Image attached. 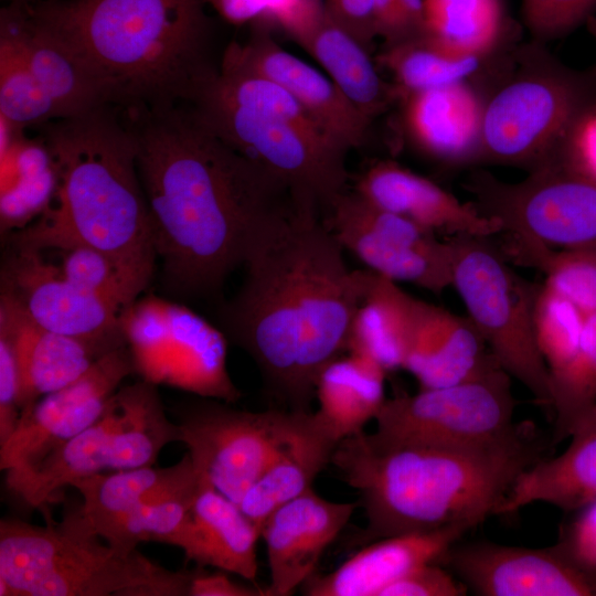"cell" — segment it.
Here are the masks:
<instances>
[{"label":"cell","mask_w":596,"mask_h":596,"mask_svg":"<svg viewBox=\"0 0 596 596\" xmlns=\"http://www.w3.org/2000/svg\"><path fill=\"white\" fill-rule=\"evenodd\" d=\"M508 236V260L542 272L544 285L570 300L585 317L596 313V258L585 249L550 247L529 236Z\"/></svg>","instance_id":"obj_38"},{"label":"cell","mask_w":596,"mask_h":596,"mask_svg":"<svg viewBox=\"0 0 596 596\" xmlns=\"http://www.w3.org/2000/svg\"><path fill=\"white\" fill-rule=\"evenodd\" d=\"M582 249H585L587 253H589L590 255H593L596 258V244L592 245V246H588V247H585V248H582Z\"/></svg>","instance_id":"obj_54"},{"label":"cell","mask_w":596,"mask_h":596,"mask_svg":"<svg viewBox=\"0 0 596 596\" xmlns=\"http://www.w3.org/2000/svg\"><path fill=\"white\" fill-rule=\"evenodd\" d=\"M461 582L444 565H421L383 588L379 596H465Z\"/></svg>","instance_id":"obj_46"},{"label":"cell","mask_w":596,"mask_h":596,"mask_svg":"<svg viewBox=\"0 0 596 596\" xmlns=\"http://www.w3.org/2000/svg\"><path fill=\"white\" fill-rule=\"evenodd\" d=\"M1 233L20 231L39 219L53 203L58 188L56 166L46 142L30 139L23 130L0 147Z\"/></svg>","instance_id":"obj_33"},{"label":"cell","mask_w":596,"mask_h":596,"mask_svg":"<svg viewBox=\"0 0 596 596\" xmlns=\"http://www.w3.org/2000/svg\"><path fill=\"white\" fill-rule=\"evenodd\" d=\"M0 116L24 129L60 119L34 76L20 38L9 18L0 14Z\"/></svg>","instance_id":"obj_39"},{"label":"cell","mask_w":596,"mask_h":596,"mask_svg":"<svg viewBox=\"0 0 596 596\" xmlns=\"http://www.w3.org/2000/svg\"><path fill=\"white\" fill-rule=\"evenodd\" d=\"M424 33L461 54L491 56L517 42L503 0H423Z\"/></svg>","instance_id":"obj_36"},{"label":"cell","mask_w":596,"mask_h":596,"mask_svg":"<svg viewBox=\"0 0 596 596\" xmlns=\"http://www.w3.org/2000/svg\"><path fill=\"white\" fill-rule=\"evenodd\" d=\"M415 297L374 273L353 317L348 352L376 361L387 373L404 366Z\"/></svg>","instance_id":"obj_35"},{"label":"cell","mask_w":596,"mask_h":596,"mask_svg":"<svg viewBox=\"0 0 596 596\" xmlns=\"http://www.w3.org/2000/svg\"><path fill=\"white\" fill-rule=\"evenodd\" d=\"M547 445L531 421L503 440L475 447L386 445L365 432L342 439L331 464L356 490L366 518L354 544L445 528L468 532L498 514L518 476Z\"/></svg>","instance_id":"obj_3"},{"label":"cell","mask_w":596,"mask_h":596,"mask_svg":"<svg viewBox=\"0 0 596 596\" xmlns=\"http://www.w3.org/2000/svg\"><path fill=\"white\" fill-rule=\"evenodd\" d=\"M373 28L383 45H392L424 33L423 0H373Z\"/></svg>","instance_id":"obj_45"},{"label":"cell","mask_w":596,"mask_h":596,"mask_svg":"<svg viewBox=\"0 0 596 596\" xmlns=\"http://www.w3.org/2000/svg\"><path fill=\"white\" fill-rule=\"evenodd\" d=\"M585 25L596 43V14L590 17Z\"/></svg>","instance_id":"obj_53"},{"label":"cell","mask_w":596,"mask_h":596,"mask_svg":"<svg viewBox=\"0 0 596 596\" xmlns=\"http://www.w3.org/2000/svg\"><path fill=\"white\" fill-rule=\"evenodd\" d=\"M107 407L114 418L108 471L152 466L163 447L180 440L179 426L166 415L152 383L119 387Z\"/></svg>","instance_id":"obj_34"},{"label":"cell","mask_w":596,"mask_h":596,"mask_svg":"<svg viewBox=\"0 0 596 596\" xmlns=\"http://www.w3.org/2000/svg\"><path fill=\"white\" fill-rule=\"evenodd\" d=\"M201 398L179 407V443L187 446L200 477L240 504L288 440L301 412L277 406L248 412Z\"/></svg>","instance_id":"obj_13"},{"label":"cell","mask_w":596,"mask_h":596,"mask_svg":"<svg viewBox=\"0 0 596 596\" xmlns=\"http://www.w3.org/2000/svg\"><path fill=\"white\" fill-rule=\"evenodd\" d=\"M323 222L344 252L369 270L434 294L451 286L453 246L437 234L368 202L353 190L337 198Z\"/></svg>","instance_id":"obj_14"},{"label":"cell","mask_w":596,"mask_h":596,"mask_svg":"<svg viewBox=\"0 0 596 596\" xmlns=\"http://www.w3.org/2000/svg\"><path fill=\"white\" fill-rule=\"evenodd\" d=\"M324 7L329 18L372 52L373 0H324Z\"/></svg>","instance_id":"obj_49"},{"label":"cell","mask_w":596,"mask_h":596,"mask_svg":"<svg viewBox=\"0 0 596 596\" xmlns=\"http://www.w3.org/2000/svg\"><path fill=\"white\" fill-rule=\"evenodd\" d=\"M113 432L114 418L106 405L103 415L88 428L38 462L8 471V489L29 507L44 508L61 488L109 470Z\"/></svg>","instance_id":"obj_31"},{"label":"cell","mask_w":596,"mask_h":596,"mask_svg":"<svg viewBox=\"0 0 596 596\" xmlns=\"http://www.w3.org/2000/svg\"><path fill=\"white\" fill-rule=\"evenodd\" d=\"M1 291L41 326L87 343L99 355L127 345L121 327L126 309L71 283L39 248L11 242Z\"/></svg>","instance_id":"obj_15"},{"label":"cell","mask_w":596,"mask_h":596,"mask_svg":"<svg viewBox=\"0 0 596 596\" xmlns=\"http://www.w3.org/2000/svg\"><path fill=\"white\" fill-rule=\"evenodd\" d=\"M324 15V0H280L263 20L254 24L276 26L300 45Z\"/></svg>","instance_id":"obj_47"},{"label":"cell","mask_w":596,"mask_h":596,"mask_svg":"<svg viewBox=\"0 0 596 596\" xmlns=\"http://www.w3.org/2000/svg\"><path fill=\"white\" fill-rule=\"evenodd\" d=\"M196 115L234 149L260 163L322 217L350 181L345 149L300 128L233 104L201 85L189 103Z\"/></svg>","instance_id":"obj_10"},{"label":"cell","mask_w":596,"mask_h":596,"mask_svg":"<svg viewBox=\"0 0 596 596\" xmlns=\"http://www.w3.org/2000/svg\"><path fill=\"white\" fill-rule=\"evenodd\" d=\"M63 276L74 285L129 308L143 292L136 281L109 256L92 246L75 244L47 249Z\"/></svg>","instance_id":"obj_41"},{"label":"cell","mask_w":596,"mask_h":596,"mask_svg":"<svg viewBox=\"0 0 596 596\" xmlns=\"http://www.w3.org/2000/svg\"><path fill=\"white\" fill-rule=\"evenodd\" d=\"M501 368L457 384L386 398L372 436L386 445L475 447L512 435L515 400Z\"/></svg>","instance_id":"obj_11"},{"label":"cell","mask_w":596,"mask_h":596,"mask_svg":"<svg viewBox=\"0 0 596 596\" xmlns=\"http://www.w3.org/2000/svg\"><path fill=\"white\" fill-rule=\"evenodd\" d=\"M464 187L475 206L500 223L502 233L529 236L560 249L596 244L594 178L549 163L518 182L475 170Z\"/></svg>","instance_id":"obj_12"},{"label":"cell","mask_w":596,"mask_h":596,"mask_svg":"<svg viewBox=\"0 0 596 596\" xmlns=\"http://www.w3.org/2000/svg\"><path fill=\"white\" fill-rule=\"evenodd\" d=\"M253 25L247 41L232 42L225 49L220 70L273 81L289 92L344 149L350 151L364 145L372 124L333 82L279 46L270 28Z\"/></svg>","instance_id":"obj_18"},{"label":"cell","mask_w":596,"mask_h":596,"mask_svg":"<svg viewBox=\"0 0 596 596\" xmlns=\"http://www.w3.org/2000/svg\"><path fill=\"white\" fill-rule=\"evenodd\" d=\"M115 107L43 125L58 188L51 206L11 241L39 249L82 244L114 259L145 291L157 255L132 126Z\"/></svg>","instance_id":"obj_5"},{"label":"cell","mask_w":596,"mask_h":596,"mask_svg":"<svg viewBox=\"0 0 596 596\" xmlns=\"http://www.w3.org/2000/svg\"><path fill=\"white\" fill-rule=\"evenodd\" d=\"M300 46L324 68L333 84L369 123L398 105L402 94L393 82H386L379 74L372 52L327 12Z\"/></svg>","instance_id":"obj_30"},{"label":"cell","mask_w":596,"mask_h":596,"mask_svg":"<svg viewBox=\"0 0 596 596\" xmlns=\"http://www.w3.org/2000/svg\"><path fill=\"white\" fill-rule=\"evenodd\" d=\"M375 206L401 215L434 233L491 237L500 223L473 203H462L432 180L393 160H377L354 180L353 189Z\"/></svg>","instance_id":"obj_21"},{"label":"cell","mask_w":596,"mask_h":596,"mask_svg":"<svg viewBox=\"0 0 596 596\" xmlns=\"http://www.w3.org/2000/svg\"><path fill=\"white\" fill-rule=\"evenodd\" d=\"M280 0H206L225 21L242 25L263 20Z\"/></svg>","instance_id":"obj_52"},{"label":"cell","mask_w":596,"mask_h":596,"mask_svg":"<svg viewBox=\"0 0 596 596\" xmlns=\"http://www.w3.org/2000/svg\"><path fill=\"white\" fill-rule=\"evenodd\" d=\"M189 596H268L267 587L251 586L233 581L226 572L193 571Z\"/></svg>","instance_id":"obj_51"},{"label":"cell","mask_w":596,"mask_h":596,"mask_svg":"<svg viewBox=\"0 0 596 596\" xmlns=\"http://www.w3.org/2000/svg\"><path fill=\"white\" fill-rule=\"evenodd\" d=\"M596 0H522L524 24L532 40L546 44L586 24Z\"/></svg>","instance_id":"obj_43"},{"label":"cell","mask_w":596,"mask_h":596,"mask_svg":"<svg viewBox=\"0 0 596 596\" xmlns=\"http://www.w3.org/2000/svg\"><path fill=\"white\" fill-rule=\"evenodd\" d=\"M339 443L316 411L301 412L276 458L243 496V513L260 530L273 511L312 488Z\"/></svg>","instance_id":"obj_28"},{"label":"cell","mask_w":596,"mask_h":596,"mask_svg":"<svg viewBox=\"0 0 596 596\" xmlns=\"http://www.w3.org/2000/svg\"><path fill=\"white\" fill-rule=\"evenodd\" d=\"M0 337L9 343L15 361L20 412L79 377L102 356L87 343L41 326L3 291Z\"/></svg>","instance_id":"obj_23"},{"label":"cell","mask_w":596,"mask_h":596,"mask_svg":"<svg viewBox=\"0 0 596 596\" xmlns=\"http://www.w3.org/2000/svg\"><path fill=\"white\" fill-rule=\"evenodd\" d=\"M466 533L459 528H445L370 542L332 572L312 575L301 592L307 596H379L412 570L439 562Z\"/></svg>","instance_id":"obj_24"},{"label":"cell","mask_w":596,"mask_h":596,"mask_svg":"<svg viewBox=\"0 0 596 596\" xmlns=\"http://www.w3.org/2000/svg\"><path fill=\"white\" fill-rule=\"evenodd\" d=\"M568 438L562 454L543 457L518 476L498 514H513L534 502L565 512L596 502V405L576 423Z\"/></svg>","instance_id":"obj_27"},{"label":"cell","mask_w":596,"mask_h":596,"mask_svg":"<svg viewBox=\"0 0 596 596\" xmlns=\"http://www.w3.org/2000/svg\"><path fill=\"white\" fill-rule=\"evenodd\" d=\"M476 81L483 93L480 163L528 172L554 159L575 117L596 97V65L566 66L534 40L511 44Z\"/></svg>","instance_id":"obj_7"},{"label":"cell","mask_w":596,"mask_h":596,"mask_svg":"<svg viewBox=\"0 0 596 596\" xmlns=\"http://www.w3.org/2000/svg\"><path fill=\"white\" fill-rule=\"evenodd\" d=\"M135 372L128 345L111 350L79 377L21 409L18 426L0 445V468H26L93 425L121 382Z\"/></svg>","instance_id":"obj_17"},{"label":"cell","mask_w":596,"mask_h":596,"mask_svg":"<svg viewBox=\"0 0 596 596\" xmlns=\"http://www.w3.org/2000/svg\"><path fill=\"white\" fill-rule=\"evenodd\" d=\"M453 246L451 287L499 365L541 406L551 407L550 374L533 330L538 285L509 265L489 237L459 235Z\"/></svg>","instance_id":"obj_8"},{"label":"cell","mask_w":596,"mask_h":596,"mask_svg":"<svg viewBox=\"0 0 596 596\" xmlns=\"http://www.w3.org/2000/svg\"><path fill=\"white\" fill-rule=\"evenodd\" d=\"M220 329L256 364L268 396L311 411L320 373L348 352L353 317L374 273L350 269L344 249L315 209L298 205L244 264Z\"/></svg>","instance_id":"obj_2"},{"label":"cell","mask_w":596,"mask_h":596,"mask_svg":"<svg viewBox=\"0 0 596 596\" xmlns=\"http://www.w3.org/2000/svg\"><path fill=\"white\" fill-rule=\"evenodd\" d=\"M359 502H334L311 488L277 508L260 529L269 568L268 596H288L316 573L327 547Z\"/></svg>","instance_id":"obj_19"},{"label":"cell","mask_w":596,"mask_h":596,"mask_svg":"<svg viewBox=\"0 0 596 596\" xmlns=\"http://www.w3.org/2000/svg\"><path fill=\"white\" fill-rule=\"evenodd\" d=\"M120 110L189 104L216 70L206 0H44L23 3Z\"/></svg>","instance_id":"obj_4"},{"label":"cell","mask_w":596,"mask_h":596,"mask_svg":"<svg viewBox=\"0 0 596 596\" xmlns=\"http://www.w3.org/2000/svg\"><path fill=\"white\" fill-rule=\"evenodd\" d=\"M438 563L477 596H596V572L558 542L526 547L459 540Z\"/></svg>","instance_id":"obj_16"},{"label":"cell","mask_w":596,"mask_h":596,"mask_svg":"<svg viewBox=\"0 0 596 596\" xmlns=\"http://www.w3.org/2000/svg\"><path fill=\"white\" fill-rule=\"evenodd\" d=\"M585 316L566 298L538 285L533 304V330L549 374L562 366L574 352Z\"/></svg>","instance_id":"obj_42"},{"label":"cell","mask_w":596,"mask_h":596,"mask_svg":"<svg viewBox=\"0 0 596 596\" xmlns=\"http://www.w3.org/2000/svg\"><path fill=\"white\" fill-rule=\"evenodd\" d=\"M126 114L162 283L179 296L214 295L299 203L283 180L217 136L189 104Z\"/></svg>","instance_id":"obj_1"},{"label":"cell","mask_w":596,"mask_h":596,"mask_svg":"<svg viewBox=\"0 0 596 596\" xmlns=\"http://www.w3.org/2000/svg\"><path fill=\"white\" fill-rule=\"evenodd\" d=\"M552 443L570 437L576 423L596 405V313L585 318L568 360L550 372Z\"/></svg>","instance_id":"obj_40"},{"label":"cell","mask_w":596,"mask_h":596,"mask_svg":"<svg viewBox=\"0 0 596 596\" xmlns=\"http://www.w3.org/2000/svg\"><path fill=\"white\" fill-rule=\"evenodd\" d=\"M201 477L187 453L173 466L105 471L72 482L81 497V514L102 538L139 508L166 499L194 496Z\"/></svg>","instance_id":"obj_25"},{"label":"cell","mask_w":596,"mask_h":596,"mask_svg":"<svg viewBox=\"0 0 596 596\" xmlns=\"http://www.w3.org/2000/svg\"><path fill=\"white\" fill-rule=\"evenodd\" d=\"M121 327L141 380L230 404L241 398L227 369V338L188 307L138 298L125 310Z\"/></svg>","instance_id":"obj_9"},{"label":"cell","mask_w":596,"mask_h":596,"mask_svg":"<svg viewBox=\"0 0 596 596\" xmlns=\"http://www.w3.org/2000/svg\"><path fill=\"white\" fill-rule=\"evenodd\" d=\"M19 419L15 361L9 343L0 337V445L11 437Z\"/></svg>","instance_id":"obj_50"},{"label":"cell","mask_w":596,"mask_h":596,"mask_svg":"<svg viewBox=\"0 0 596 596\" xmlns=\"http://www.w3.org/2000/svg\"><path fill=\"white\" fill-rule=\"evenodd\" d=\"M11 3H29L30 0H10Z\"/></svg>","instance_id":"obj_55"},{"label":"cell","mask_w":596,"mask_h":596,"mask_svg":"<svg viewBox=\"0 0 596 596\" xmlns=\"http://www.w3.org/2000/svg\"><path fill=\"white\" fill-rule=\"evenodd\" d=\"M402 127L432 161L461 168L481 160L483 93L476 79L403 95Z\"/></svg>","instance_id":"obj_20"},{"label":"cell","mask_w":596,"mask_h":596,"mask_svg":"<svg viewBox=\"0 0 596 596\" xmlns=\"http://www.w3.org/2000/svg\"><path fill=\"white\" fill-rule=\"evenodd\" d=\"M574 513L557 542L581 565L596 572V502Z\"/></svg>","instance_id":"obj_48"},{"label":"cell","mask_w":596,"mask_h":596,"mask_svg":"<svg viewBox=\"0 0 596 596\" xmlns=\"http://www.w3.org/2000/svg\"><path fill=\"white\" fill-rule=\"evenodd\" d=\"M550 163L596 179V97L575 117Z\"/></svg>","instance_id":"obj_44"},{"label":"cell","mask_w":596,"mask_h":596,"mask_svg":"<svg viewBox=\"0 0 596 596\" xmlns=\"http://www.w3.org/2000/svg\"><path fill=\"white\" fill-rule=\"evenodd\" d=\"M1 12L12 22L26 61L54 104L60 119L110 107L84 63L63 42L39 26L23 3H11Z\"/></svg>","instance_id":"obj_29"},{"label":"cell","mask_w":596,"mask_h":596,"mask_svg":"<svg viewBox=\"0 0 596 596\" xmlns=\"http://www.w3.org/2000/svg\"><path fill=\"white\" fill-rule=\"evenodd\" d=\"M387 372L373 359L352 352L339 356L320 373L316 385L318 415L341 441L364 432L385 396Z\"/></svg>","instance_id":"obj_32"},{"label":"cell","mask_w":596,"mask_h":596,"mask_svg":"<svg viewBox=\"0 0 596 596\" xmlns=\"http://www.w3.org/2000/svg\"><path fill=\"white\" fill-rule=\"evenodd\" d=\"M191 576L114 547L78 508L45 525L0 522V596H189Z\"/></svg>","instance_id":"obj_6"},{"label":"cell","mask_w":596,"mask_h":596,"mask_svg":"<svg viewBox=\"0 0 596 596\" xmlns=\"http://www.w3.org/2000/svg\"><path fill=\"white\" fill-rule=\"evenodd\" d=\"M191 513L172 542L189 561L255 582L260 530L230 500L202 479Z\"/></svg>","instance_id":"obj_26"},{"label":"cell","mask_w":596,"mask_h":596,"mask_svg":"<svg viewBox=\"0 0 596 596\" xmlns=\"http://www.w3.org/2000/svg\"><path fill=\"white\" fill-rule=\"evenodd\" d=\"M496 368L501 366L468 317L415 298L403 370L421 389L457 384Z\"/></svg>","instance_id":"obj_22"},{"label":"cell","mask_w":596,"mask_h":596,"mask_svg":"<svg viewBox=\"0 0 596 596\" xmlns=\"http://www.w3.org/2000/svg\"><path fill=\"white\" fill-rule=\"evenodd\" d=\"M500 53L491 56L457 53L423 33L383 45L375 62L393 75V83L403 97L408 93L475 79Z\"/></svg>","instance_id":"obj_37"}]
</instances>
